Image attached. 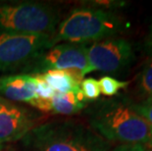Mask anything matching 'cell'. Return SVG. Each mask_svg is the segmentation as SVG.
Returning <instances> with one entry per match:
<instances>
[{"label": "cell", "mask_w": 152, "mask_h": 151, "mask_svg": "<svg viewBox=\"0 0 152 151\" xmlns=\"http://www.w3.org/2000/svg\"><path fill=\"white\" fill-rule=\"evenodd\" d=\"M89 124L107 141L123 144L152 142V131L147 122L125 99H111L95 105L89 114Z\"/></svg>", "instance_id": "cell-1"}, {"label": "cell", "mask_w": 152, "mask_h": 151, "mask_svg": "<svg viewBox=\"0 0 152 151\" xmlns=\"http://www.w3.org/2000/svg\"><path fill=\"white\" fill-rule=\"evenodd\" d=\"M33 151H109V143L75 121H51L33 128L24 137Z\"/></svg>", "instance_id": "cell-2"}, {"label": "cell", "mask_w": 152, "mask_h": 151, "mask_svg": "<svg viewBox=\"0 0 152 151\" xmlns=\"http://www.w3.org/2000/svg\"><path fill=\"white\" fill-rule=\"evenodd\" d=\"M123 28V21L115 13L96 8H77L59 24L51 36V46L59 42H97L114 36Z\"/></svg>", "instance_id": "cell-3"}, {"label": "cell", "mask_w": 152, "mask_h": 151, "mask_svg": "<svg viewBox=\"0 0 152 151\" xmlns=\"http://www.w3.org/2000/svg\"><path fill=\"white\" fill-rule=\"evenodd\" d=\"M58 22L59 13L46 3H0V33L52 36Z\"/></svg>", "instance_id": "cell-4"}, {"label": "cell", "mask_w": 152, "mask_h": 151, "mask_svg": "<svg viewBox=\"0 0 152 151\" xmlns=\"http://www.w3.org/2000/svg\"><path fill=\"white\" fill-rule=\"evenodd\" d=\"M87 69V45L57 43L44 49L24 67L26 72L40 75L48 71H69L80 79Z\"/></svg>", "instance_id": "cell-5"}, {"label": "cell", "mask_w": 152, "mask_h": 151, "mask_svg": "<svg viewBox=\"0 0 152 151\" xmlns=\"http://www.w3.org/2000/svg\"><path fill=\"white\" fill-rule=\"evenodd\" d=\"M50 46V35L0 33V72L24 68Z\"/></svg>", "instance_id": "cell-6"}, {"label": "cell", "mask_w": 152, "mask_h": 151, "mask_svg": "<svg viewBox=\"0 0 152 151\" xmlns=\"http://www.w3.org/2000/svg\"><path fill=\"white\" fill-rule=\"evenodd\" d=\"M134 59L132 44L124 38L110 37L87 46V69L86 75L100 71L118 73L125 70Z\"/></svg>", "instance_id": "cell-7"}, {"label": "cell", "mask_w": 152, "mask_h": 151, "mask_svg": "<svg viewBox=\"0 0 152 151\" xmlns=\"http://www.w3.org/2000/svg\"><path fill=\"white\" fill-rule=\"evenodd\" d=\"M33 126L25 109L0 97V144L24 139Z\"/></svg>", "instance_id": "cell-8"}, {"label": "cell", "mask_w": 152, "mask_h": 151, "mask_svg": "<svg viewBox=\"0 0 152 151\" xmlns=\"http://www.w3.org/2000/svg\"><path fill=\"white\" fill-rule=\"evenodd\" d=\"M0 94L13 101L31 104L37 99L34 76L21 74L1 77Z\"/></svg>", "instance_id": "cell-9"}, {"label": "cell", "mask_w": 152, "mask_h": 151, "mask_svg": "<svg viewBox=\"0 0 152 151\" xmlns=\"http://www.w3.org/2000/svg\"><path fill=\"white\" fill-rule=\"evenodd\" d=\"M86 104L80 86L67 93H55L50 99L51 111L55 114L74 115L79 113Z\"/></svg>", "instance_id": "cell-10"}, {"label": "cell", "mask_w": 152, "mask_h": 151, "mask_svg": "<svg viewBox=\"0 0 152 151\" xmlns=\"http://www.w3.org/2000/svg\"><path fill=\"white\" fill-rule=\"evenodd\" d=\"M55 93H67L80 86V79L69 71H48L40 74Z\"/></svg>", "instance_id": "cell-11"}, {"label": "cell", "mask_w": 152, "mask_h": 151, "mask_svg": "<svg viewBox=\"0 0 152 151\" xmlns=\"http://www.w3.org/2000/svg\"><path fill=\"white\" fill-rule=\"evenodd\" d=\"M100 92L105 96H114L121 90V89L127 88L129 82L118 81L112 77L104 76L98 81Z\"/></svg>", "instance_id": "cell-12"}, {"label": "cell", "mask_w": 152, "mask_h": 151, "mask_svg": "<svg viewBox=\"0 0 152 151\" xmlns=\"http://www.w3.org/2000/svg\"><path fill=\"white\" fill-rule=\"evenodd\" d=\"M138 88L142 94L152 96V59L145 64L137 81Z\"/></svg>", "instance_id": "cell-13"}, {"label": "cell", "mask_w": 152, "mask_h": 151, "mask_svg": "<svg viewBox=\"0 0 152 151\" xmlns=\"http://www.w3.org/2000/svg\"><path fill=\"white\" fill-rule=\"evenodd\" d=\"M80 90L86 100H96L99 98L100 88L98 81L93 78H87L80 82Z\"/></svg>", "instance_id": "cell-14"}, {"label": "cell", "mask_w": 152, "mask_h": 151, "mask_svg": "<svg viewBox=\"0 0 152 151\" xmlns=\"http://www.w3.org/2000/svg\"><path fill=\"white\" fill-rule=\"evenodd\" d=\"M34 89H35L37 98L43 99V100H50L55 94L54 90L44 81L43 77L41 75H34Z\"/></svg>", "instance_id": "cell-15"}, {"label": "cell", "mask_w": 152, "mask_h": 151, "mask_svg": "<svg viewBox=\"0 0 152 151\" xmlns=\"http://www.w3.org/2000/svg\"><path fill=\"white\" fill-rule=\"evenodd\" d=\"M137 113L147 122L152 131V96H149L140 104H134Z\"/></svg>", "instance_id": "cell-16"}, {"label": "cell", "mask_w": 152, "mask_h": 151, "mask_svg": "<svg viewBox=\"0 0 152 151\" xmlns=\"http://www.w3.org/2000/svg\"><path fill=\"white\" fill-rule=\"evenodd\" d=\"M111 151H150L142 144H122Z\"/></svg>", "instance_id": "cell-17"}, {"label": "cell", "mask_w": 152, "mask_h": 151, "mask_svg": "<svg viewBox=\"0 0 152 151\" xmlns=\"http://www.w3.org/2000/svg\"><path fill=\"white\" fill-rule=\"evenodd\" d=\"M145 46H146V50L147 52L152 55V23L150 25L149 28V31H148L147 37H146V43H145Z\"/></svg>", "instance_id": "cell-18"}]
</instances>
